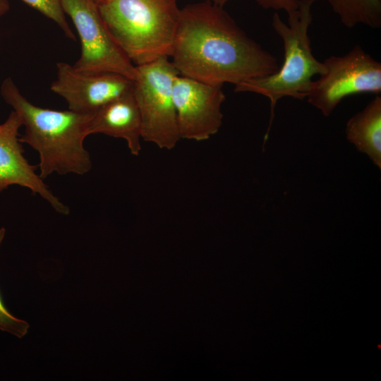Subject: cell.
<instances>
[{
    "mask_svg": "<svg viewBox=\"0 0 381 381\" xmlns=\"http://www.w3.org/2000/svg\"><path fill=\"white\" fill-rule=\"evenodd\" d=\"M170 58L179 75L212 85H235L279 67L222 6L205 1L180 8Z\"/></svg>",
    "mask_w": 381,
    "mask_h": 381,
    "instance_id": "cell-1",
    "label": "cell"
},
{
    "mask_svg": "<svg viewBox=\"0 0 381 381\" xmlns=\"http://www.w3.org/2000/svg\"><path fill=\"white\" fill-rule=\"evenodd\" d=\"M0 92L25 127L20 143L39 153V175L42 179L54 173L83 175L90 170L91 159L84 140L89 135L92 114L36 106L9 77L3 80Z\"/></svg>",
    "mask_w": 381,
    "mask_h": 381,
    "instance_id": "cell-2",
    "label": "cell"
},
{
    "mask_svg": "<svg viewBox=\"0 0 381 381\" xmlns=\"http://www.w3.org/2000/svg\"><path fill=\"white\" fill-rule=\"evenodd\" d=\"M111 37L138 66L170 58L180 8L176 0H96Z\"/></svg>",
    "mask_w": 381,
    "mask_h": 381,
    "instance_id": "cell-3",
    "label": "cell"
},
{
    "mask_svg": "<svg viewBox=\"0 0 381 381\" xmlns=\"http://www.w3.org/2000/svg\"><path fill=\"white\" fill-rule=\"evenodd\" d=\"M318 0H299L298 8L287 13V23L277 13L272 26L284 44V61L272 74L250 78L235 85L236 92H254L267 97L270 102V126L277 102L282 97L306 98L315 75L325 73L326 67L313 55L308 30L313 21V6Z\"/></svg>",
    "mask_w": 381,
    "mask_h": 381,
    "instance_id": "cell-4",
    "label": "cell"
},
{
    "mask_svg": "<svg viewBox=\"0 0 381 381\" xmlns=\"http://www.w3.org/2000/svg\"><path fill=\"white\" fill-rule=\"evenodd\" d=\"M179 74L167 57L135 66L133 95L141 117L142 139L160 149L171 150L181 139L172 94Z\"/></svg>",
    "mask_w": 381,
    "mask_h": 381,
    "instance_id": "cell-5",
    "label": "cell"
},
{
    "mask_svg": "<svg viewBox=\"0 0 381 381\" xmlns=\"http://www.w3.org/2000/svg\"><path fill=\"white\" fill-rule=\"evenodd\" d=\"M323 63L326 71L313 80L306 99L325 116H329L348 96L381 93V63L360 45L343 56H332Z\"/></svg>",
    "mask_w": 381,
    "mask_h": 381,
    "instance_id": "cell-6",
    "label": "cell"
},
{
    "mask_svg": "<svg viewBox=\"0 0 381 381\" xmlns=\"http://www.w3.org/2000/svg\"><path fill=\"white\" fill-rule=\"evenodd\" d=\"M80 41V55L73 64L86 72H113L133 80L135 66L114 41L93 0H60Z\"/></svg>",
    "mask_w": 381,
    "mask_h": 381,
    "instance_id": "cell-7",
    "label": "cell"
},
{
    "mask_svg": "<svg viewBox=\"0 0 381 381\" xmlns=\"http://www.w3.org/2000/svg\"><path fill=\"white\" fill-rule=\"evenodd\" d=\"M222 87L179 74L175 77L172 94L181 138L202 141L218 132L226 99Z\"/></svg>",
    "mask_w": 381,
    "mask_h": 381,
    "instance_id": "cell-8",
    "label": "cell"
},
{
    "mask_svg": "<svg viewBox=\"0 0 381 381\" xmlns=\"http://www.w3.org/2000/svg\"><path fill=\"white\" fill-rule=\"evenodd\" d=\"M51 90L61 97L68 109L92 114L108 103L132 92L133 80L113 72H86L66 62L56 64Z\"/></svg>",
    "mask_w": 381,
    "mask_h": 381,
    "instance_id": "cell-9",
    "label": "cell"
},
{
    "mask_svg": "<svg viewBox=\"0 0 381 381\" xmlns=\"http://www.w3.org/2000/svg\"><path fill=\"white\" fill-rule=\"evenodd\" d=\"M22 123L13 110L0 124V194L8 186L17 185L38 194L58 213L67 215L69 208L53 193L23 155L18 131Z\"/></svg>",
    "mask_w": 381,
    "mask_h": 381,
    "instance_id": "cell-10",
    "label": "cell"
},
{
    "mask_svg": "<svg viewBox=\"0 0 381 381\" xmlns=\"http://www.w3.org/2000/svg\"><path fill=\"white\" fill-rule=\"evenodd\" d=\"M89 135L102 133L123 139L133 155L141 151L142 123L132 92L108 103L92 114Z\"/></svg>",
    "mask_w": 381,
    "mask_h": 381,
    "instance_id": "cell-11",
    "label": "cell"
},
{
    "mask_svg": "<svg viewBox=\"0 0 381 381\" xmlns=\"http://www.w3.org/2000/svg\"><path fill=\"white\" fill-rule=\"evenodd\" d=\"M346 139L358 151L381 168V97L376 95L365 108L352 116L345 128Z\"/></svg>",
    "mask_w": 381,
    "mask_h": 381,
    "instance_id": "cell-12",
    "label": "cell"
},
{
    "mask_svg": "<svg viewBox=\"0 0 381 381\" xmlns=\"http://www.w3.org/2000/svg\"><path fill=\"white\" fill-rule=\"evenodd\" d=\"M341 23L348 28L363 24L381 26V0H327Z\"/></svg>",
    "mask_w": 381,
    "mask_h": 381,
    "instance_id": "cell-13",
    "label": "cell"
},
{
    "mask_svg": "<svg viewBox=\"0 0 381 381\" xmlns=\"http://www.w3.org/2000/svg\"><path fill=\"white\" fill-rule=\"evenodd\" d=\"M30 7L54 21L65 36L75 40V36L66 20L60 0H22Z\"/></svg>",
    "mask_w": 381,
    "mask_h": 381,
    "instance_id": "cell-14",
    "label": "cell"
},
{
    "mask_svg": "<svg viewBox=\"0 0 381 381\" xmlns=\"http://www.w3.org/2000/svg\"><path fill=\"white\" fill-rule=\"evenodd\" d=\"M5 229H0V245L4 238ZM30 325L25 320L13 316L5 307L0 295V329L18 338L27 334Z\"/></svg>",
    "mask_w": 381,
    "mask_h": 381,
    "instance_id": "cell-15",
    "label": "cell"
},
{
    "mask_svg": "<svg viewBox=\"0 0 381 381\" xmlns=\"http://www.w3.org/2000/svg\"><path fill=\"white\" fill-rule=\"evenodd\" d=\"M256 1L264 9L283 10L289 13L298 8L299 0H256Z\"/></svg>",
    "mask_w": 381,
    "mask_h": 381,
    "instance_id": "cell-16",
    "label": "cell"
},
{
    "mask_svg": "<svg viewBox=\"0 0 381 381\" xmlns=\"http://www.w3.org/2000/svg\"><path fill=\"white\" fill-rule=\"evenodd\" d=\"M10 4L8 0H0V17L8 11Z\"/></svg>",
    "mask_w": 381,
    "mask_h": 381,
    "instance_id": "cell-17",
    "label": "cell"
},
{
    "mask_svg": "<svg viewBox=\"0 0 381 381\" xmlns=\"http://www.w3.org/2000/svg\"><path fill=\"white\" fill-rule=\"evenodd\" d=\"M204 1L210 2L213 4L223 7L226 3H228L229 1H231V0H204Z\"/></svg>",
    "mask_w": 381,
    "mask_h": 381,
    "instance_id": "cell-18",
    "label": "cell"
},
{
    "mask_svg": "<svg viewBox=\"0 0 381 381\" xmlns=\"http://www.w3.org/2000/svg\"><path fill=\"white\" fill-rule=\"evenodd\" d=\"M94 1H95L96 0H93Z\"/></svg>",
    "mask_w": 381,
    "mask_h": 381,
    "instance_id": "cell-19",
    "label": "cell"
}]
</instances>
